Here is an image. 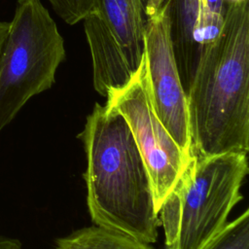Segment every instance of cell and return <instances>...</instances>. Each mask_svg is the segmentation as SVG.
I'll return each mask as SVG.
<instances>
[{"label":"cell","instance_id":"6da1fadb","mask_svg":"<svg viewBox=\"0 0 249 249\" xmlns=\"http://www.w3.org/2000/svg\"><path fill=\"white\" fill-rule=\"evenodd\" d=\"M190 157L249 151L248 0L228 3L187 92Z\"/></svg>","mask_w":249,"mask_h":249},{"label":"cell","instance_id":"5b68a950","mask_svg":"<svg viewBox=\"0 0 249 249\" xmlns=\"http://www.w3.org/2000/svg\"><path fill=\"white\" fill-rule=\"evenodd\" d=\"M162 0H95V12L84 21L93 87L102 96L124 87L138 69L145 52L149 17Z\"/></svg>","mask_w":249,"mask_h":249},{"label":"cell","instance_id":"5bb4252c","mask_svg":"<svg viewBox=\"0 0 249 249\" xmlns=\"http://www.w3.org/2000/svg\"><path fill=\"white\" fill-rule=\"evenodd\" d=\"M8 29H9V22L0 20V55L8 35Z\"/></svg>","mask_w":249,"mask_h":249},{"label":"cell","instance_id":"277c9868","mask_svg":"<svg viewBox=\"0 0 249 249\" xmlns=\"http://www.w3.org/2000/svg\"><path fill=\"white\" fill-rule=\"evenodd\" d=\"M64 41L40 0H18L0 55V133L33 96L49 89Z\"/></svg>","mask_w":249,"mask_h":249},{"label":"cell","instance_id":"8fae6325","mask_svg":"<svg viewBox=\"0 0 249 249\" xmlns=\"http://www.w3.org/2000/svg\"><path fill=\"white\" fill-rule=\"evenodd\" d=\"M55 13L68 24L84 20L95 12V0H49Z\"/></svg>","mask_w":249,"mask_h":249},{"label":"cell","instance_id":"7c38bea8","mask_svg":"<svg viewBox=\"0 0 249 249\" xmlns=\"http://www.w3.org/2000/svg\"><path fill=\"white\" fill-rule=\"evenodd\" d=\"M0 249H22V245L17 238L0 234Z\"/></svg>","mask_w":249,"mask_h":249},{"label":"cell","instance_id":"7a4b0ae2","mask_svg":"<svg viewBox=\"0 0 249 249\" xmlns=\"http://www.w3.org/2000/svg\"><path fill=\"white\" fill-rule=\"evenodd\" d=\"M78 137L87 155L84 178L94 225L155 243L160 222L152 182L125 120L95 103Z\"/></svg>","mask_w":249,"mask_h":249},{"label":"cell","instance_id":"30bf717a","mask_svg":"<svg viewBox=\"0 0 249 249\" xmlns=\"http://www.w3.org/2000/svg\"><path fill=\"white\" fill-rule=\"evenodd\" d=\"M201 249H249V210L227 223Z\"/></svg>","mask_w":249,"mask_h":249},{"label":"cell","instance_id":"4fadbf2b","mask_svg":"<svg viewBox=\"0 0 249 249\" xmlns=\"http://www.w3.org/2000/svg\"><path fill=\"white\" fill-rule=\"evenodd\" d=\"M240 1H243V0H206L207 5L209 6L210 9L223 15L225 14L228 3H235Z\"/></svg>","mask_w":249,"mask_h":249},{"label":"cell","instance_id":"8992f818","mask_svg":"<svg viewBox=\"0 0 249 249\" xmlns=\"http://www.w3.org/2000/svg\"><path fill=\"white\" fill-rule=\"evenodd\" d=\"M125 120L151 178L157 211L174 186L190 157L157 117L150 94L147 56L122 88L109 91L106 102Z\"/></svg>","mask_w":249,"mask_h":249},{"label":"cell","instance_id":"9c48e42d","mask_svg":"<svg viewBox=\"0 0 249 249\" xmlns=\"http://www.w3.org/2000/svg\"><path fill=\"white\" fill-rule=\"evenodd\" d=\"M55 249H155L152 244L97 225L57 238Z\"/></svg>","mask_w":249,"mask_h":249},{"label":"cell","instance_id":"52a82bcc","mask_svg":"<svg viewBox=\"0 0 249 249\" xmlns=\"http://www.w3.org/2000/svg\"><path fill=\"white\" fill-rule=\"evenodd\" d=\"M150 94L154 111L180 149L190 157L187 94L176 67L162 6L148 18L145 29Z\"/></svg>","mask_w":249,"mask_h":249},{"label":"cell","instance_id":"ba28073f","mask_svg":"<svg viewBox=\"0 0 249 249\" xmlns=\"http://www.w3.org/2000/svg\"><path fill=\"white\" fill-rule=\"evenodd\" d=\"M160 6L167 16L176 67L187 92L204 47L222 30L225 14L210 9L206 0H162Z\"/></svg>","mask_w":249,"mask_h":249},{"label":"cell","instance_id":"3957f363","mask_svg":"<svg viewBox=\"0 0 249 249\" xmlns=\"http://www.w3.org/2000/svg\"><path fill=\"white\" fill-rule=\"evenodd\" d=\"M248 170L244 154L190 157L158 212L165 249H201L213 238L242 199Z\"/></svg>","mask_w":249,"mask_h":249}]
</instances>
